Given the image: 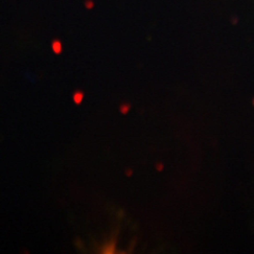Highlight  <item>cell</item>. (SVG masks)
I'll use <instances>...</instances> for the list:
<instances>
[{"instance_id": "3", "label": "cell", "mask_w": 254, "mask_h": 254, "mask_svg": "<svg viewBox=\"0 0 254 254\" xmlns=\"http://www.w3.org/2000/svg\"><path fill=\"white\" fill-rule=\"evenodd\" d=\"M131 173H132L131 169H126V175H127V176H131V175H132Z\"/></svg>"}, {"instance_id": "1", "label": "cell", "mask_w": 254, "mask_h": 254, "mask_svg": "<svg viewBox=\"0 0 254 254\" xmlns=\"http://www.w3.org/2000/svg\"><path fill=\"white\" fill-rule=\"evenodd\" d=\"M84 96H85L84 92L80 91V89H78V91H75L74 93H73L72 99H73V101H74V103H77V105H80V103L82 102V100H84Z\"/></svg>"}, {"instance_id": "2", "label": "cell", "mask_w": 254, "mask_h": 254, "mask_svg": "<svg viewBox=\"0 0 254 254\" xmlns=\"http://www.w3.org/2000/svg\"><path fill=\"white\" fill-rule=\"evenodd\" d=\"M129 109H131V105L129 103H121V105L119 106V111L121 114H127V113L129 112Z\"/></svg>"}]
</instances>
